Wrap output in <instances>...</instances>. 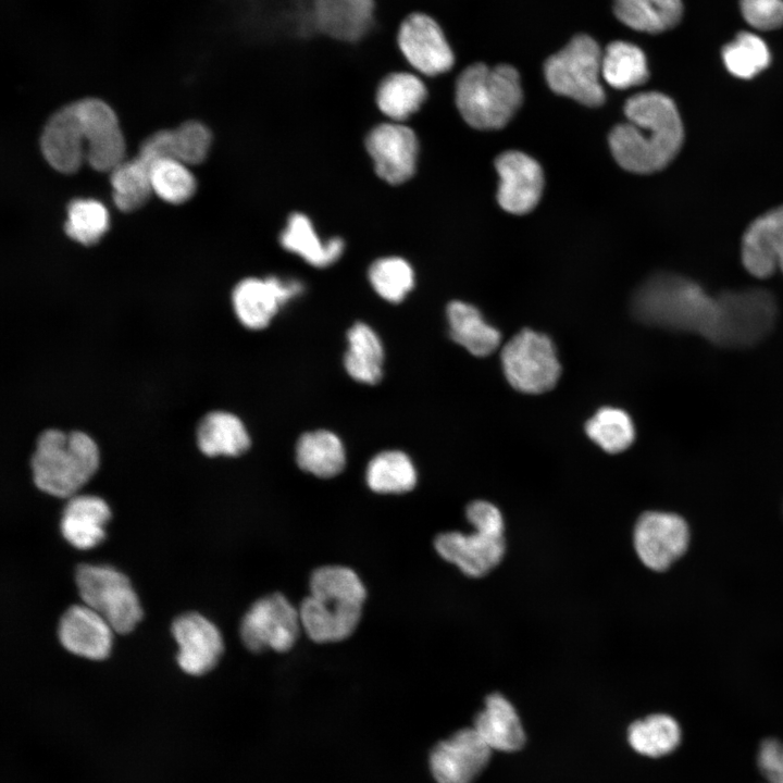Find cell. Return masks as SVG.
Segmentation results:
<instances>
[{
	"label": "cell",
	"mask_w": 783,
	"mask_h": 783,
	"mask_svg": "<svg viewBox=\"0 0 783 783\" xmlns=\"http://www.w3.org/2000/svg\"><path fill=\"white\" fill-rule=\"evenodd\" d=\"M629 122L609 134L613 158L626 171L648 174L663 169L678 154L684 129L675 103L668 96L647 91L629 98L624 105Z\"/></svg>",
	"instance_id": "cell-1"
},
{
	"label": "cell",
	"mask_w": 783,
	"mask_h": 783,
	"mask_svg": "<svg viewBox=\"0 0 783 783\" xmlns=\"http://www.w3.org/2000/svg\"><path fill=\"white\" fill-rule=\"evenodd\" d=\"M310 594L298 610L302 631L316 643L346 639L357 629L366 589L359 575L344 566H323L309 580Z\"/></svg>",
	"instance_id": "cell-2"
},
{
	"label": "cell",
	"mask_w": 783,
	"mask_h": 783,
	"mask_svg": "<svg viewBox=\"0 0 783 783\" xmlns=\"http://www.w3.org/2000/svg\"><path fill=\"white\" fill-rule=\"evenodd\" d=\"M632 311L643 323L696 332L708 338L719 309L717 298L696 282L673 273H658L637 288Z\"/></svg>",
	"instance_id": "cell-3"
},
{
	"label": "cell",
	"mask_w": 783,
	"mask_h": 783,
	"mask_svg": "<svg viewBox=\"0 0 783 783\" xmlns=\"http://www.w3.org/2000/svg\"><path fill=\"white\" fill-rule=\"evenodd\" d=\"M98 463V447L90 436L55 428L40 433L30 458L36 486L62 498L73 497L94 475Z\"/></svg>",
	"instance_id": "cell-4"
},
{
	"label": "cell",
	"mask_w": 783,
	"mask_h": 783,
	"mask_svg": "<svg viewBox=\"0 0 783 783\" xmlns=\"http://www.w3.org/2000/svg\"><path fill=\"white\" fill-rule=\"evenodd\" d=\"M455 95L461 116L477 129L504 127L523 98L519 73L508 64L465 67L457 78Z\"/></svg>",
	"instance_id": "cell-5"
},
{
	"label": "cell",
	"mask_w": 783,
	"mask_h": 783,
	"mask_svg": "<svg viewBox=\"0 0 783 783\" xmlns=\"http://www.w3.org/2000/svg\"><path fill=\"white\" fill-rule=\"evenodd\" d=\"M602 52L589 36L580 34L549 57L544 74L550 89L584 105L598 107L605 101L599 82Z\"/></svg>",
	"instance_id": "cell-6"
},
{
	"label": "cell",
	"mask_w": 783,
	"mask_h": 783,
	"mask_svg": "<svg viewBox=\"0 0 783 783\" xmlns=\"http://www.w3.org/2000/svg\"><path fill=\"white\" fill-rule=\"evenodd\" d=\"M718 319L708 337L729 347L749 346L771 331L776 304L773 296L761 288L723 291L717 297Z\"/></svg>",
	"instance_id": "cell-7"
},
{
	"label": "cell",
	"mask_w": 783,
	"mask_h": 783,
	"mask_svg": "<svg viewBox=\"0 0 783 783\" xmlns=\"http://www.w3.org/2000/svg\"><path fill=\"white\" fill-rule=\"evenodd\" d=\"M75 582L87 607L99 613L116 633H128L142 617L138 597L129 580L104 564H80Z\"/></svg>",
	"instance_id": "cell-8"
},
{
	"label": "cell",
	"mask_w": 783,
	"mask_h": 783,
	"mask_svg": "<svg viewBox=\"0 0 783 783\" xmlns=\"http://www.w3.org/2000/svg\"><path fill=\"white\" fill-rule=\"evenodd\" d=\"M501 366L509 384L524 394H542L558 382L561 365L551 339L533 330H522L501 349Z\"/></svg>",
	"instance_id": "cell-9"
},
{
	"label": "cell",
	"mask_w": 783,
	"mask_h": 783,
	"mask_svg": "<svg viewBox=\"0 0 783 783\" xmlns=\"http://www.w3.org/2000/svg\"><path fill=\"white\" fill-rule=\"evenodd\" d=\"M302 631L299 610L281 593L252 604L240 623V637L251 651H288Z\"/></svg>",
	"instance_id": "cell-10"
},
{
	"label": "cell",
	"mask_w": 783,
	"mask_h": 783,
	"mask_svg": "<svg viewBox=\"0 0 783 783\" xmlns=\"http://www.w3.org/2000/svg\"><path fill=\"white\" fill-rule=\"evenodd\" d=\"M633 543L637 557L652 571H664L687 550L689 529L676 513L644 512L635 523Z\"/></svg>",
	"instance_id": "cell-11"
},
{
	"label": "cell",
	"mask_w": 783,
	"mask_h": 783,
	"mask_svg": "<svg viewBox=\"0 0 783 783\" xmlns=\"http://www.w3.org/2000/svg\"><path fill=\"white\" fill-rule=\"evenodd\" d=\"M86 140V160L99 172H111L124 161L125 141L112 108L96 98L75 102Z\"/></svg>",
	"instance_id": "cell-12"
},
{
	"label": "cell",
	"mask_w": 783,
	"mask_h": 783,
	"mask_svg": "<svg viewBox=\"0 0 783 783\" xmlns=\"http://www.w3.org/2000/svg\"><path fill=\"white\" fill-rule=\"evenodd\" d=\"M365 147L385 182L402 184L414 174L419 142L410 127L400 122L380 124L368 134Z\"/></svg>",
	"instance_id": "cell-13"
},
{
	"label": "cell",
	"mask_w": 783,
	"mask_h": 783,
	"mask_svg": "<svg viewBox=\"0 0 783 783\" xmlns=\"http://www.w3.org/2000/svg\"><path fill=\"white\" fill-rule=\"evenodd\" d=\"M398 46L411 66L424 75L443 74L455 62L442 28L424 13H413L403 20L398 33Z\"/></svg>",
	"instance_id": "cell-14"
},
{
	"label": "cell",
	"mask_w": 783,
	"mask_h": 783,
	"mask_svg": "<svg viewBox=\"0 0 783 783\" xmlns=\"http://www.w3.org/2000/svg\"><path fill=\"white\" fill-rule=\"evenodd\" d=\"M303 289L297 279L248 277L234 288L232 301L239 322L249 330L266 327L279 307Z\"/></svg>",
	"instance_id": "cell-15"
},
{
	"label": "cell",
	"mask_w": 783,
	"mask_h": 783,
	"mask_svg": "<svg viewBox=\"0 0 783 783\" xmlns=\"http://www.w3.org/2000/svg\"><path fill=\"white\" fill-rule=\"evenodd\" d=\"M492 748L474 728L456 732L438 743L430 756V767L437 783H472L486 767Z\"/></svg>",
	"instance_id": "cell-16"
},
{
	"label": "cell",
	"mask_w": 783,
	"mask_h": 783,
	"mask_svg": "<svg viewBox=\"0 0 783 783\" xmlns=\"http://www.w3.org/2000/svg\"><path fill=\"white\" fill-rule=\"evenodd\" d=\"M495 167L500 181L497 200L500 207L512 214H525L538 203L543 187V170L537 161L515 150L498 156Z\"/></svg>",
	"instance_id": "cell-17"
},
{
	"label": "cell",
	"mask_w": 783,
	"mask_h": 783,
	"mask_svg": "<svg viewBox=\"0 0 783 783\" xmlns=\"http://www.w3.org/2000/svg\"><path fill=\"white\" fill-rule=\"evenodd\" d=\"M434 547L443 559L470 577L487 574L501 561L506 550L504 534L480 530L470 534L440 533L434 539Z\"/></svg>",
	"instance_id": "cell-18"
},
{
	"label": "cell",
	"mask_w": 783,
	"mask_h": 783,
	"mask_svg": "<svg viewBox=\"0 0 783 783\" xmlns=\"http://www.w3.org/2000/svg\"><path fill=\"white\" fill-rule=\"evenodd\" d=\"M178 644L177 663L186 673L200 675L210 671L223 651V639L217 627L203 616L188 612L172 624Z\"/></svg>",
	"instance_id": "cell-19"
},
{
	"label": "cell",
	"mask_w": 783,
	"mask_h": 783,
	"mask_svg": "<svg viewBox=\"0 0 783 783\" xmlns=\"http://www.w3.org/2000/svg\"><path fill=\"white\" fill-rule=\"evenodd\" d=\"M40 147L47 162L58 172H76L86 160V140L75 102L58 110L47 122Z\"/></svg>",
	"instance_id": "cell-20"
},
{
	"label": "cell",
	"mask_w": 783,
	"mask_h": 783,
	"mask_svg": "<svg viewBox=\"0 0 783 783\" xmlns=\"http://www.w3.org/2000/svg\"><path fill=\"white\" fill-rule=\"evenodd\" d=\"M742 262L754 276L765 278L783 272V206L757 217L742 239Z\"/></svg>",
	"instance_id": "cell-21"
},
{
	"label": "cell",
	"mask_w": 783,
	"mask_h": 783,
	"mask_svg": "<svg viewBox=\"0 0 783 783\" xmlns=\"http://www.w3.org/2000/svg\"><path fill=\"white\" fill-rule=\"evenodd\" d=\"M112 627L86 605L70 607L61 617L58 635L70 652L92 660L104 659L112 646Z\"/></svg>",
	"instance_id": "cell-22"
},
{
	"label": "cell",
	"mask_w": 783,
	"mask_h": 783,
	"mask_svg": "<svg viewBox=\"0 0 783 783\" xmlns=\"http://www.w3.org/2000/svg\"><path fill=\"white\" fill-rule=\"evenodd\" d=\"M110 517V508L102 498L74 495L62 512V535L75 548L90 549L103 540Z\"/></svg>",
	"instance_id": "cell-23"
},
{
	"label": "cell",
	"mask_w": 783,
	"mask_h": 783,
	"mask_svg": "<svg viewBox=\"0 0 783 783\" xmlns=\"http://www.w3.org/2000/svg\"><path fill=\"white\" fill-rule=\"evenodd\" d=\"M473 728L492 749L515 751L525 743L524 730L514 707L499 693L486 697L485 707L476 714Z\"/></svg>",
	"instance_id": "cell-24"
},
{
	"label": "cell",
	"mask_w": 783,
	"mask_h": 783,
	"mask_svg": "<svg viewBox=\"0 0 783 783\" xmlns=\"http://www.w3.org/2000/svg\"><path fill=\"white\" fill-rule=\"evenodd\" d=\"M279 243L286 251L299 256L315 268L330 266L340 258L345 248L340 237L322 240L310 219L299 212L289 215Z\"/></svg>",
	"instance_id": "cell-25"
},
{
	"label": "cell",
	"mask_w": 783,
	"mask_h": 783,
	"mask_svg": "<svg viewBox=\"0 0 783 783\" xmlns=\"http://www.w3.org/2000/svg\"><path fill=\"white\" fill-rule=\"evenodd\" d=\"M449 334L453 341L476 357L494 352L500 341V332L487 323L474 306L453 300L446 309Z\"/></svg>",
	"instance_id": "cell-26"
},
{
	"label": "cell",
	"mask_w": 783,
	"mask_h": 783,
	"mask_svg": "<svg viewBox=\"0 0 783 783\" xmlns=\"http://www.w3.org/2000/svg\"><path fill=\"white\" fill-rule=\"evenodd\" d=\"M196 439L200 451L208 457H236L250 446L244 423L226 411H211L203 415L197 426Z\"/></svg>",
	"instance_id": "cell-27"
},
{
	"label": "cell",
	"mask_w": 783,
	"mask_h": 783,
	"mask_svg": "<svg viewBox=\"0 0 783 783\" xmlns=\"http://www.w3.org/2000/svg\"><path fill=\"white\" fill-rule=\"evenodd\" d=\"M299 468L318 477L330 478L339 474L346 463L341 440L332 432L318 430L300 436L296 446Z\"/></svg>",
	"instance_id": "cell-28"
},
{
	"label": "cell",
	"mask_w": 783,
	"mask_h": 783,
	"mask_svg": "<svg viewBox=\"0 0 783 783\" xmlns=\"http://www.w3.org/2000/svg\"><path fill=\"white\" fill-rule=\"evenodd\" d=\"M617 18L638 32L657 34L674 27L681 20V0H614Z\"/></svg>",
	"instance_id": "cell-29"
},
{
	"label": "cell",
	"mask_w": 783,
	"mask_h": 783,
	"mask_svg": "<svg viewBox=\"0 0 783 783\" xmlns=\"http://www.w3.org/2000/svg\"><path fill=\"white\" fill-rule=\"evenodd\" d=\"M348 350L344 365L357 382L376 384L382 378L384 351L376 333L365 323L358 322L348 333Z\"/></svg>",
	"instance_id": "cell-30"
},
{
	"label": "cell",
	"mask_w": 783,
	"mask_h": 783,
	"mask_svg": "<svg viewBox=\"0 0 783 783\" xmlns=\"http://www.w3.org/2000/svg\"><path fill=\"white\" fill-rule=\"evenodd\" d=\"M426 87L414 74L390 73L376 91L378 109L394 122H401L417 112L426 99Z\"/></svg>",
	"instance_id": "cell-31"
},
{
	"label": "cell",
	"mask_w": 783,
	"mask_h": 783,
	"mask_svg": "<svg viewBox=\"0 0 783 783\" xmlns=\"http://www.w3.org/2000/svg\"><path fill=\"white\" fill-rule=\"evenodd\" d=\"M601 76L617 89L642 85L649 76L646 57L631 42L613 41L602 52Z\"/></svg>",
	"instance_id": "cell-32"
},
{
	"label": "cell",
	"mask_w": 783,
	"mask_h": 783,
	"mask_svg": "<svg viewBox=\"0 0 783 783\" xmlns=\"http://www.w3.org/2000/svg\"><path fill=\"white\" fill-rule=\"evenodd\" d=\"M632 748L641 755L661 757L672 753L681 742V729L674 718L654 713L634 721L627 731Z\"/></svg>",
	"instance_id": "cell-33"
},
{
	"label": "cell",
	"mask_w": 783,
	"mask_h": 783,
	"mask_svg": "<svg viewBox=\"0 0 783 783\" xmlns=\"http://www.w3.org/2000/svg\"><path fill=\"white\" fill-rule=\"evenodd\" d=\"M368 486L378 494H402L414 488L417 471L410 458L399 450L377 453L368 464Z\"/></svg>",
	"instance_id": "cell-34"
},
{
	"label": "cell",
	"mask_w": 783,
	"mask_h": 783,
	"mask_svg": "<svg viewBox=\"0 0 783 783\" xmlns=\"http://www.w3.org/2000/svg\"><path fill=\"white\" fill-rule=\"evenodd\" d=\"M587 436L602 450L618 453L627 449L635 439L631 417L622 409L600 408L585 424Z\"/></svg>",
	"instance_id": "cell-35"
},
{
	"label": "cell",
	"mask_w": 783,
	"mask_h": 783,
	"mask_svg": "<svg viewBox=\"0 0 783 783\" xmlns=\"http://www.w3.org/2000/svg\"><path fill=\"white\" fill-rule=\"evenodd\" d=\"M111 185L115 206L124 212L139 209L152 191L150 167L138 157L123 161L111 172Z\"/></svg>",
	"instance_id": "cell-36"
},
{
	"label": "cell",
	"mask_w": 783,
	"mask_h": 783,
	"mask_svg": "<svg viewBox=\"0 0 783 783\" xmlns=\"http://www.w3.org/2000/svg\"><path fill=\"white\" fill-rule=\"evenodd\" d=\"M722 59L733 76L750 79L768 67L771 55L767 44L759 36L741 32L723 47Z\"/></svg>",
	"instance_id": "cell-37"
},
{
	"label": "cell",
	"mask_w": 783,
	"mask_h": 783,
	"mask_svg": "<svg viewBox=\"0 0 783 783\" xmlns=\"http://www.w3.org/2000/svg\"><path fill=\"white\" fill-rule=\"evenodd\" d=\"M373 289L389 302H400L413 288L414 272L410 263L400 257L375 260L369 269Z\"/></svg>",
	"instance_id": "cell-38"
},
{
	"label": "cell",
	"mask_w": 783,
	"mask_h": 783,
	"mask_svg": "<svg viewBox=\"0 0 783 783\" xmlns=\"http://www.w3.org/2000/svg\"><path fill=\"white\" fill-rule=\"evenodd\" d=\"M109 227V213L105 207L94 199H75L67 208L65 233L83 245H94Z\"/></svg>",
	"instance_id": "cell-39"
},
{
	"label": "cell",
	"mask_w": 783,
	"mask_h": 783,
	"mask_svg": "<svg viewBox=\"0 0 783 783\" xmlns=\"http://www.w3.org/2000/svg\"><path fill=\"white\" fill-rule=\"evenodd\" d=\"M152 191L170 203H183L196 191V179L186 164L175 159H162L150 166Z\"/></svg>",
	"instance_id": "cell-40"
},
{
	"label": "cell",
	"mask_w": 783,
	"mask_h": 783,
	"mask_svg": "<svg viewBox=\"0 0 783 783\" xmlns=\"http://www.w3.org/2000/svg\"><path fill=\"white\" fill-rule=\"evenodd\" d=\"M172 133L175 160L186 165H195L207 158L212 137L206 125L189 121L172 129Z\"/></svg>",
	"instance_id": "cell-41"
},
{
	"label": "cell",
	"mask_w": 783,
	"mask_h": 783,
	"mask_svg": "<svg viewBox=\"0 0 783 783\" xmlns=\"http://www.w3.org/2000/svg\"><path fill=\"white\" fill-rule=\"evenodd\" d=\"M744 20L760 30L783 26V0H739Z\"/></svg>",
	"instance_id": "cell-42"
},
{
	"label": "cell",
	"mask_w": 783,
	"mask_h": 783,
	"mask_svg": "<svg viewBox=\"0 0 783 783\" xmlns=\"http://www.w3.org/2000/svg\"><path fill=\"white\" fill-rule=\"evenodd\" d=\"M468 521L474 530L504 534L505 524L500 510L486 500H475L468 505L465 510Z\"/></svg>",
	"instance_id": "cell-43"
},
{
	"label": "cell",
	"mask_w": 783,
	"mask_h": 783,
	"mask_svg": "<svg viewBox=\"0 0 783 783\" xmlns=\"http://www.w3.org/2000/svg\"><path fill=\"white\" fill-rule=\"evenodd\" d=\"M769 783H783V774H772L766 776Z\"/></svg>",
	"instance_id": "cell-44"
},
{
	"label": "cell",
	"mask_w": 783,
	"mask_h": 783,
	"mask_svg": "<svg viewBox=\"0 0 783 783\" xmlns=\"http://www.w3.org/2000/svg\"><path fill=\"white\" fill-rule=\"evenodd\" d=\"M773 774H783V745H782L781 754H780L779 768H778V771ZM770 775H772V774H770Z\"/></svg>",
	"instance_id": "cell-45"
}]
</instances>
